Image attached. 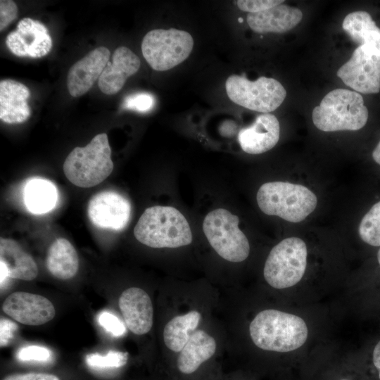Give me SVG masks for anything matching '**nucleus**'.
Instances as JSON below:
<instances>
[{"mask_svg": "<svg viewBox=\"0 0 380 380\" xmlns=\"http://www.w3.org/2000/svg\"><path fill=\"white\" fill-rule=\"evenodd\" d=\"M251 338L260 349L287 353L301 347L308 329L300 317L274 309L258 313L249 326Z\"/></svg>", "mask_w": 380, "mask_h": 380, "instance_id": "obj_1", "label": "nucleus"}, {"mask_svg": "<svg viewBox=\"0 0 380 380\" xmlns=\"http://www.w3.org/2000/svg\"><path fill=\"white\" fill-rule=\"evenodd\" d=\"M140 243L156 248H178L192 241V233L185 217L171 206L146 208L134 229Z\"/></svg>", "mask_w": 380, "mask_h": 380, "instance_id": "obj_2", "label": "nucleus"}, {"mask_svg": "<svg viewBox=\"0 0 380 380\" xmlns=\"http://www.w3.org/2000/svg\"><path fill=\"white\" fill-rule=\"evenodd\" d=\"M314 125L324 132L358 130L368 119V110L357 91L336 89L329 92L312 114Z\"/></svg>", "mask_w": 380, "mask_h": 380, "instance_id": "obj_3", "label": "nucleus"}, {"mask_svg": "<svg viewBox=\"0 0 380 380\" xmlns=\"http://www.w3.org/2000/svg\"><path fill=\"white\" fill-rule=\"evenodd\" d=\"M256 199L265 214L294 223L305 220L317 203L315 194L308 188L286 182L263 184L257 192Z\"/></svg>", "mask_w": 380, "mask_h": 380, "instance_id": "obj_4", "label": "nucleus"}, {"mask_svg": "<svg viewBox=\"0 0 380 380\" xmlns=\"http://www.w3.org/2000/svg\"><path fill=\"white\" fill-rule=\"evenodd\" d=\"M108 135H96L84 147L75 148L63 163V172L74 185L82 188L94 186L104 181L113 170Z\"/></svg>", "mask_w": 380, "mask_h": 380, "instance_id": "obj_5", "label": "nucleus"}, {"mask_svg": "<svg viewBox=\"0 0 380 380\" xmlns=\"http://www.w3.org/2000/svg\"><path fill=\"white\" fill-rule=\"evenodd\" d=\"M307 256V246L301 239H284L272 248L267 256L263 270L265 281L278 289L296 285L305 274Z\"/></svg>", "mask_w": 380, "mask_h": 380, "instance_id": "obj_6", "label": "nucleus"}, {"mask_svg": "<svg viewBox=\"0 0 380 380\" xmlns=\"http://www.w3.org/2000/svg\"><path fill=\"white\" fill-rule=\"evenodd\" d=\"M239 219L229 210L217 208L210 212L203 222V230L209 243L222 258L233 262L246 260L250 245L239 227Z\"/></svg>", "mask_w": 380, "mask_h": 380, "instance_id": "obj_7", "label": "nucleus"}, {"mask_svg": "<svg viewBox=\"0 0 380 380\" xmlns=\"http://www.w3.org/2000/svg\"><path fill=\"white\" fill-rule=\"evenodd\" d=\"M194 44L193 37L186 31L175 28L156 29L144 37L141 51L152 69L165 71L185 61Z\"/></svg>", "mask_w": 380, "mask_h": 380, "instance_id": "obj_8", "label": "nucleus"}, {"mask_svg": "<svg viewBox=\"0 0 380 380\" xmlns=\"http://www.w3.org/2000/svg\"><path fill=\"white\" fill-rule=\"evenodd\" d=\"M225 89L229 99L236 104L264 113L276 110L286 96L278 80L266 77L251 81L244 76L232 75L226 80Z\"/></svg>", "mask_w": 380, "mask_h": 380, "instance_id": "obj_9", "label": "nucleus"}, {"mask_svg": "<svg viewBox=\"0 0 380 380\" xmlns=\"http://www.w3.org/2000/svg\"><path fill=\"white\" fill-rule=\"evenodd\" d=\"M343 83L358 93L380 91V54L367 46H359L351 58L337 71Z\"/></svg>", "mask_w": 380, "mask_h": 380, "instance_id": "obj_10", "label": "nucleus"}, {"mask_svg": "<svg viewBox=\"0 0 380 380\" xmlns=\"http://www.w3.org/2000/svg\"><path fill=\"white\" fill-rule=\"evenodd\" d=\"M6 44L15 56L37 58L47 55L53 42L43 23L24 18L18 23L15 30L7 35Z\"/></svg>", "mask_w": 380, "mask_h": 380, "instance_id": "obj_11", "label": "nucleus"}, {"mask_svg": "<svg viewBox=\"0 0 380 380\" xmlns=\"http://www.w3.org/2000/svg\"><path fill=\"white\" fill-rule=\"evenodd\" d=\"M131 204L122 195L113 191H103L92 196L87 205V215L96 227L120 231L127 224Z\"/></svg>", "mask_w": 380, "mask_h": 380, "instance_id": "obj_12", "label": "nucleus"}, {"mask_svg": "<svg viewBox=\"0 0 380 380\" xmlns=\"http://www.w3.org/2000/svg\"><path fill=\"white\" fill-rule=\"evenodd\" d=\"M5 314L23 324L39 326L51 321L56 310L46 297L25 291L11 293L4 301Z\"/></svg>", "mask_w": 380, "mask_h": 380, "instance_id": "obj_13", "label": "nucleus"}, {"mask_svg": "<svg viewBox=\"0 0 380 380\" xmlns=\"http://www.w3.org/2000/svg\"><path fill=\"white\" fill-rule=\"evenodd\" d=\"M108 48L100 46L89 52L72 65L68 73L67 87L73 97L87 93L99 79L110 59Z\"/></svg>", "mask_w": 380, "mask_h": 380, "instance_id": "obj_14", "label": "nucleus"}, {"mask_svg": "<svg viewBox=\"0 0 380 380\" xmlns=\"http://www.w3.org/2000/svg\"><path fill=\"white\" fill-rule=\"evenodd\" d=\"M118 304L130 331L143 335L151 330L153 309L151 300L145 291L137 287L129 288L120 295Z\"/></svg>", "mask_w": 380, "mask_h": 380, "instance_id": "obj_15", "label": "nucleus"}, {"mask_svg": "<svg viewBox=\"0 0 380 380\" xmlns=\"http://www.w3.org/2000/svg\"><path fill=\"white\" fill-rule=\"evenodd\" d=\"M279 135L280 126L276 116L263 113L251 126L240 130L238 140L246 153L260 154L272 149L277 144Z\"/></svg>", "mask_w": 380, "mask_h": 380, "instance_id": "obj_16", "label": "nucleus"}, {"mask_svg": "<svg viewBox=\"0 0 380 380\" xmlns=\"http://www.w3.org/2000/svg\"><path fill=\"white\" fill-rule=\"evenodd\" d=\"M140 65L139 58L129 48L118 47L99 79L100 90L107 95L115 94L127 78L139 70Z\"/></svg>", "mask_w": 380, "mask_h": 380, "instance_id": "obj_17", "label": "nucleus"}, {"mask_svg": "<svg viewBox=\"0 0 380 380\" xmlns=\"http://www.w3.org/2000/svg\"><path fill=\"white\" fill-rule=\"evenodd\" d=\"M30 91L23 83L6 79L0 82V119L8 124L25 122L31 115L27 103Z\"/></svg>", "mask_w": 380, "mask_h": 380, "instance_id": "obj_18", "label": "nucleus"}, {"mask_svg": "<svg viewBox=\"0 0 380 380\" xmlns=\"http://www.w3.org/2000/svg\"><path fill=\"white\" fill-rule=\"evenodd\" d=\"M302 18L299 8L280 4L259 13H248L246 20L250 28L257 33H283L296 27Z\"/></svg>", "mask_w": 380, "mask_h": 380, "instance_id": "obj_19", "label": "nucleus"}, {"mask_svg": "<svg viewBox=\"0 0 380 380\" xmlns=\"http://www.w3.org/2000/svg\"><path fill=\"white\" fill-rule=\"evenodd\" d=\"M0 264L4 266L10 279L31 281L38 274L33 258L11 239H0Z\"/></svg>", "mask_w": 380, "mask_h": 380, "instance_id": "obj_20", "label": "nucleus"}, {"mask_svg": "<svg viewBox=\"0 0 380 380\" xmlns=\"http://www.w3.org/2000/svg\"><path fill=\"white\" fill-rule=\"evenodd\" d=\"M215 350L216 342L212 336L203 330L195 331L180 351L177 358L179 370L186 374L194 372L214 355Z\"/></svg>", "mask_w": 380, "mask_h": 380, "instance_id": "obj_21", "label": "nucleus"}, {"mask_svg": "<svg viewBox=\"0 0 380 380\" xmlns=\"http://www.w3.org/2000/svg\"><path fill=\"white\" fill-rule=\"evenodd\" d=\"M46 265L55 277L65 280L74 277L79 269V258L72 243L64 238L56 239L49 248Z\"/></svg>", "mask_w": 380, "mask_h": 380, "instance_id": "obj_22", "label": "nucleus"}, {"mask_svg": "<svg viewBox=\"0 0 380 380\" xmlns=\"http://www.w3.org/2000/svg\"><path fill=\"white\" fill-rule=\"evenodd\" d=\"M58 198L56 185L49 179L32 177L28 179L23 189V201L26 209L32 214L42 215L53 210Z\"/></svg>", "mask_w": 380, "mask_h": 380, "instance_id": "obj_23", "label": "nucleus"}, {"mask_svg": "<svg viewBox=\"0 0 380 380\" xmlns=\"http://www.w3.org/2000/svg\"><path fill=\"white\" fill-rule=\"evenodd\" d=\"M342 26L355 42L380 54V29L367 12L360 11L348 14Z\"/></svg>", "mask_w": 380, "mask_h": 380, "instance_id": "obj_24", "label": "nucleus"}, {"mask_svg": "<svg viewBox=\"0 0 380 380\" xmlns=\"http://www.w3.org/2000/svg\"><path fill=\"white\" fill-rule=\"evenodd\" d=\"M201 318V314L196 310L172 318L164 328L165 346L174 352H180L195 331Z\"/></svg>", "mask_w": 380, "mask_h": 380, "instance_id": "obj_25", "label": "nucleus"}, {"mask_svg": "<svg viewBox=\"0 0 380 380\" xmlns=\"http://www.w3.org/2000/svg\"><path fill=\"white\" fill-rule=\"evenodd\" d=\"M358 232L364 242L372 246H380V201L363 217Z\"/></svg>", "mask_w": 380, "mask_h": 380, "instance_id": "obj_26", "label": "nucleus"}, {"mask_svg": "<svg viewBox=\"0 0 380 380\" xmlns=\"http://www.w3.org/2000/svg\"><path fill=\"white\" fill-rule=\"evenodd\" d=\"M128 353L110 350L105 355L91 353L86 357L87 365L94 369H115L124 366L127 362Z\"/></svg>", "mask_w": 380, "mask_h": 380, "instance_id": "obj_27", "label": "nucleus"}, {"mask_svg": "<svg viewBox=\"0 0 380 380\" xmlns=\"http://www.w3.org/2000/svg\"><path fill=\"white\" fill-rule=\"evenodd\" d=\"M156 105L155 96L148 92H137L126 96L122 103V108L139 113L151 110Z\"/></svg>", "mask_w": 380, "mask_h": 380, "instance_id": "obj_28", "label": "nucleus"}, {"mask_svg": "<svg viewBox=\"0 0 380 380\" xmlns=\"http://www.w3.org/2000/svg\"><path fill=\"white\" fill-rule=\"evenodd\" d=\"M16 356L22 362L46 363L51 360L52 352L44 346L30 345L21 348Z\"/></svg>", "mask_w": 380, "mask_h": 380, "instance_id": "obj_29", "label": "nucleus"}, {"mask_svg": "<svg viewBox=\"0 0 380 380\" xmlns=\"http://www.w3.org/2000/svg\"><path fill=\"white\" fill-rule=\"evenodd\" d=\"M99 325L115 337H120L126 333L124 323L110 312L103 310L97 317Z\"/></svg>", "mask_w": 380, "mask_h": 380, "instance_id": "obj_30", "label": "nucleus"}, {"mask_svg": "<svg viewBox=\"0 0 380 380\" xmlns=\"http://www.w3.org/2000/svg\"><path fill=\"white\" fill-rule=\"evenodd\" d=\"M284 1L280 0H239L236 4L239 8L249 13L263 11L281 4Z\"/></svg>", "mask_w": 380, "mask_h": 380, "instance_id": "obj_31", "label": "nucleus"}, {"mask_svg": "<svg viewBox=\"0 0 380 380\" xmlns=\"http://www.w3.org/2000/svg\"><path fill=\"white\" fill-rule=\"evenodd\" d=\"M18 7L11 0L0 1V30L5 29L18 15Z\"/></svg>", "mask_w": 380, "mask_h": 380, "instance_id": "obj_32", "label": "nucleus"}, {"mask_svg": "<svg viewBox=\"0 0 380 380\" xmlns=\"http://www.w3.org/2000/svg\"><path fill=\"white\" fill-rule=\"evenodd\" d=\"M18 329L17 324L13 321L1 318L0 321V345L1 347L8 345L14 338Z\"/></svg>", "mask_w": 380, "mask_h": 380, "instance_id": "obj_33", "label": "nucleus"}, {"mask_svg": "<svg viewBox=\"0 0 380 380\" xmlns=\"http://www.w3.org/2000/svg\"><path fill=\"white\" fill-rule=\"evenodd\" d=\"M3 380H60L58 376L46 373L13 374L7 376Z\"/></svg>", "mask_w": 380, "mask_h": 380, "instance_id": "obj_34", "label": "nucleus"}, {"mask_svg": "<svg viewBox=\"0 0 380 380\" xmlns=\"http://www.w3.org/2000/svg\"><path fill=\"white\" fill-rule=\"evenodd\" d=\"M373 363L379 372L380 378V341L376 343L373 351Z\"/></svg>", "mask_w": 380, "mask_h": 380, "instance_id": "obj_35", "label": "nucleus"}, {"mask_svg": "<svg viewBox=\"0 0 380 380\" xmlns=\"http://www.w3.org/2000/svg\"><path fill=\"white\" fill-rule=\"evenodd\" d=\"M372 158L376 163L380 165V141L372 152Z\"/></svg>", "mask_w": 380, "mask_h": 380, "instance_id": "obj_36", "label": "nucleus"}, {"mask_svg": "<svg viewBox=\"0 0 380 380\" xmlns=\"http://www.w3.org/2000/svg\"><path fill=\"white\" fill-rule=\"evenodd\" d=\"M377 260H378V262H379V264L380 265V248L378 251V253H377Z\"/></svg>", "mask_w": 380, "mask_h": 380, "instance_id": "obj_37", "label": "nucleus"}, {"mask_svg": "<svg viewBox=\"0 0 380 380\" xmlns=\"http://www.w3.org/2000/svg\"><path fill=\"white\" fill-rule=\"evenodd\" d=\"M341 380H349V379H341Z\"/></svg>", "mask_w": 380, "mask_h": 380, "instance_id": "obj_38", "label": "nucleus"}]
</instances>
